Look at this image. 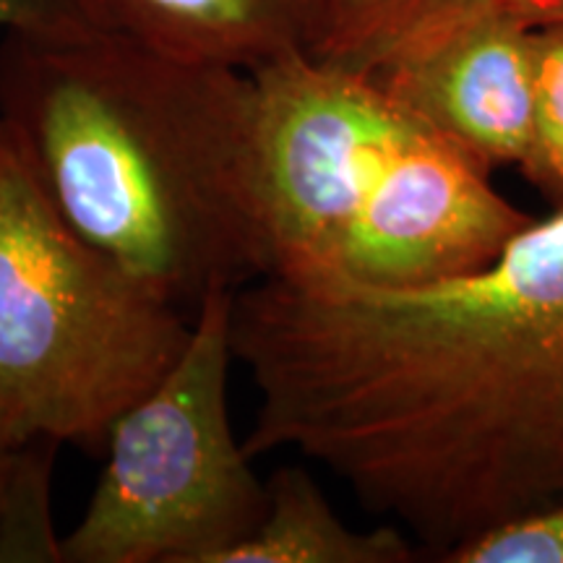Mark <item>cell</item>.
<instances>
[{
    "label": "cell",
    "mask_w": 563,
    "mask_h": 563,
    "mask_svg": "<svg viewBox=\"0 0 563 563\" xmlns=\"http://www.w3.org/2000/svg\"><path fill=\"white\" fill-rule=\"evenodd\" d=\"M232 350L249 454L321 464L439 561L563 501V207L464 277L251 282Z\"/></svg>",
    "instance_id": "cell-1"
},
{
    "label": "cell",
    "mask_w": 563,
    "mask_h": 563,
    "mask_svg": "<svg viewBox=\"0 0 563 563\" xmlns=\"http://www.w3.org/2000/svg\"><path fill=\"white\" fill-rule=\"evenodd\" d=\"M0 123L63 222L188 316L274 272L249 70L115 26L11 32Z\"/></svg>",
    "instance_id": "cell-2"
},
{
    "label": "cell",
    "mask_w": 563,
    "mask_h": 563,
    "mask_svg": "<svg viewBox=\"0 0 563 563\" xmlns=\"http://www.w3.org/2000/svg\"><path fill=\"white\" fill-rule=\"evenodd\" d=\"M251 76L277 277L431 285L534 222L363 70L292 53Z\"/></svg>",
    "instance_id": "cell-3"
},
{
    "label": "cell",
    "mask_w": 563,
    "mask_h": 563,
    "mask_svg": "<svg viewBox=\"0 0 563 563\" xmlns=\"http://www.w3.org/2000/svg\"><path fill=\"white\" fill-rule=\"evenodd\" d=\"M194 319L63 222L0 123V405L21 431L104 449Z\"/></svg>",
    "instance_id": "cell-4"
},
{
    "label": "cell",
    "mask_w": 563,
    "mask_h": 563,
    "mask_svg": "<svg viewBox=\"0 0 563 563\" xmlns=\"http://www.w3.org/2000/svg\"><path fill=\"white\" fill-rule=\"evenodd\" d=\"M232 300L201 302L183 355L112 422L63 563H222L264 519L269 488L230 420Z\"/></svg>",
    "instance_id": "cell-5"
},
{
    "label": "cell",
    "mask_w": 563,
    "mask_h": 563,
    "mask_svg": "<svg viewBox=\"0 0 563 563\" xmlns=\"http://www.w3.org/2000/svg\"><path fill=\"white\" fill-rule=\"evenodd\" d=\"M530 34L498 0H488L368 76L483 167L525 170L532 157Z\"/></svg>",
    "instance_id": "cell-6"
},
{
    "label": "cell",
    "mask_w": 563,
    "mask_h": 563,
    "mask_svg": "<svg viewBox=\"0 0 563 563\" xmlns=\"http://www.w3.org/2000/svg\"><path fill=\"white\" fill-rule=\"evenodd\" d=\"M115 30L175 58L256 70L308 53L319 0H102Z\"/></svg>",
    "instance_id": "cell-7"
},
{
    "label": "cell",
    "mask_w": 563,
    "mask_h": 563,
    "mask_svg": "<svg viewBox=\"0 0 563 563\" xmlns=\"http://www.w3.org/2000/svg\"><path fill=\"white\" fill-rule=\"evenodd\" d=\"M269 506L222 563H410L418 545L397 525L350 527L308 470L279 467L266 477Z\"/></svg>",
    "instance_id": "cell-8"
},
{
    "label": "cell",
    "mask_w": 563,
    "mask_h": 563,
    "mask_svg": "<svg viewBox=\"0 0 563 563\" xmlns=\"http://www.w3.org/2000/svg\"><path fill=\"white\" fill-rule=\"evenodd\" d=\"M483 3L488 0H319L308 55L368 74Z\"/></svg>",
    "instance_id": "cell-9"
},
{
    "label": "cell",
    "mask_w": 563,
    "mask_h": 563,
    "mask_svg": "<svg viewBox=\"0 0 563 563\" xmlns=\"http://www.w3.org/2000/svg\"><path fill=\"white\" fill-rule=\"evenodd\" d=\"M51 435H30L13 456L0 498V563H63V538L53 519L55 456Z\"/></svg>",
    "instance_id": "cell-10"
},
{
    "label": "cell",
    "mask_w": 563,
    "mask_h": 563,
    "mask_svg": "<svg viewBox=\"0 0 563 563\" xmlns=\"http://www.w3.org/2000/svg\"><path fill=\"white\" fill-rule=\"evenodd\" d=\"M532 42V157L527 180L563 207V21L534 26Z\"/></svg>",
    "instance_id": "cell-11"
},
{
    "label": "cell",
    "mask_w": 563,
    "mask_h": 563,
    "mask_svg": "<svg viewBox=\"0 0 563 563\" xmlns=\"http://www.w3.org/2000/svg\"><path fill=\"white\" fill-rule=\"evenodd\" d=\"M446 563H563V501L470 540Z\"/></svg>",
    "instance_id": "cell-12"
},
{
    "label": "cell",
    "mask_w": 563,
    "mask_h": 563,
    "mask_svg": "<svg viewBox=\"0 0 563 563\" xmlns=\"http://www.w3.org/2000/svg\"><path fill=\"white\" fill-rule=\"evenodd\" d=\"M112 26L102 0H0L5 34H70Z\"/></svg>",
    "instance_id": "cell-13"
},
{
    "label": "cell",
    "mask_w": 563,
    "mask_h": 563,
    "mask_svg": "<svg viewBox=\"0 0 563 563\" xmlns=\"http://www.w3.org/2000/svg\"><path fill=\"white\" fill-rule=\"evenodd\" d=\"M525 26H545L563 21V0H498Z\"/></svg>",
    "instance_id": "cell-14"
},
{
    "label": "cell",
    "mask_w": 563,
    "mask_h": 563,
    "mask_svg": "<svg viewBox=\"0 0 563 563\" xmlns=\"http://www.w3.org/2000/svg\"><path fill=\"white\" fill-rule=\"evenodd\" d=\"M26 439H30V435L21 431L16 420H13L11 415L3 410V405H0V498H3L5 483H9L13 456H16L19 446Z\"/></svg>",
    "instance_id": "cell-15"
}]
</instances>
